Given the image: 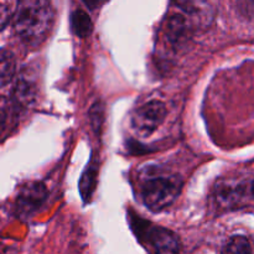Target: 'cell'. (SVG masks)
I'll use <instances>...</instances> for the list:
<instances>
[{
  "mask_svg": "<svg viewBox=\"0 0 254 254\" xmlns=\"http://www.w3.org/2000/svg\"><path fill=\"white\" fill-rule=\"evenodd\" d=\"M51 2L45 0H24L16 2L12 20L17 36L26 44L36 46L45 40L54 24Z\"/></svg>",
  "mask_w": 254,
  "mask_h": 254,
  "instance_id": "1",
  "label": "cell"
},
{
  "mask_svg": "<svg viewBox=\"0 0 254 254\" xmlns=\"http://www.w3.org/2000/svg\"><path fill=\"white\" fill-rule=\"evenodd\" d=\"M183 184V179L178 174L159 168L146 169L140 179L144 203L153 212H160L170 207L180 195Z\"/></svg>",
  "mask_w": 254,
  "mask_h": 254,
  "instance_id": "2",
  "label": "cell"
},
{
  "mask_svg": "<svg viewBox=\"0 0 254 254\" xmlns=\"http://www.w3.org/2000/svg\"><path fill=\"white\" fill-rule=\"evenodd\" d=\"M212 200L220 210H237L251 205L253 200V179L222 178L213 186Z\"/></svg>",
  "mask_w": 254,
  "mask_h": 254,
  "instance_id": "3",
  "label": "cell"
},
{
  "mask_svg": "<svg viewBox=\"0 0 254 254\" xmlns=\"http://www.w3.org/2000/svg\"><path fill=\"white\" fill-rule=\"evenodd\" d=\"M168 114L165 104L161 101H149L136 108L131 117V128L140 136H149L158 130L159 127L165 121Z\"/></svg>",
  "mask_w": 254,
  "mask_h": 254,
  "instance_id": "4",
  "label": "cell"
},
{
  "mask_svg": "<svg viewBox=\"0 0 254 254\" xmlns=\"http://www.w3.org/2000/svg\"><path fill=\"white\" fill-rule=\"evenodd\" d=\"M47 189L41 183H30L21 189L16 197V212L20 217H30L47 200Z\"/></svg>",
  "mask_w": 254,
  "mask_h": 254,
  "instance_id": "5",
  "label": "cell"
},
{
  "mask_svg": "<svg viewBox=\"0 0 254 254\" xmlns=\"http://www.w3.org/2000/svg\"><path fill=\"white\" fill-rule=\"evenodd\" d=\"M146 241L155 254H179L180 240L173 231L168 228L154 226L146 233Z\"/></svg>",
  "mask_w": 254,
  "mask_h": 254,
  "instance_id": "6",
  "label": "cell"
},
{
  "mask_svg": "<svg viewBox=\"0 0 254 254\" xmlns=\"http://www.w3.org/2000/svg\"><path fill=\"white\" fill-rule=\"evenodd\" d=\"M16 74V59L10 50H0V88L7 86Z\"/></svg>",
  "mask_w": 254,
  "mask_h": 254,
  "instance_id": "7",
  "label": "cell"
},
{
  "mask_svg": "<svg viewBox=\"0 0 254 254\" xmlns=\"http://www.w3.org/2000/svg\"><path fill=\"white\" fill-rule=\"evenodd\" d=\"M71 27L74 34L79 37H87L91 35L93 24L88 12L83 9L73 10L71 15Z\"/></svg>",
  "mask_w": 254,
  "mask_h": 254,
  "instance_id": "8",
  "label": "cell"
},
{
  "mask_svg": "<svg viewBox=\"0 0 254 254\" xmlns=\"http://www.w3.org/2000/svg\"><path fill=\"white\" fill-rule=\"evenodd\" d=\"M97 173H98V165L96 164V161H92L82 175L81 183H79V191H81V195L84 201H89V198L92 197V193L96 188Z\"/></svg>",
  "mask_w": 254,
  "mask_h": 254,
  "instance_id": "9",
  "label": "cell"
},
{
  "mask_svg": "<svg viewBox=\"0 0 254 254\" xmlns=\"http://www.w3.org/2000/svg\"><path fill=\"white\" fill-rule=\"evenodd\" d=\"M222 254H253L252 245L245 236H235L226 243Z\"/></svg>",
  "mask_w": 254,
  "mask_h": 254,
  "instance_id": "10",
  "label": "cell"
},
{
  "mask_svg": "<svg viewBox=\"0 0 254 254\" xmlns=\"http://www.w3.org/2000/svg\"><path fill=\"white\" fill-rule=\"evenodd\" d=\"M35 89H32V82L26 79L25 74H21L17 79V83L15 86V101H17L19 103H27V102L31 99V97L34 96Z\"/></svg>",
  "mask_w": 254,
  "mask_h": 254,
  "instance_id": "11",
  "label": "cell"
},
{
  "mask_svg": "<svg viewBox=\"0 0 254 254\" xmlns=\"http://www.w3.org/2000/svg\"><path fill=\"white\" fill-rule=\"evenodd\" d=\"M16 2L12 1H0V31L6 27L10 20H12Z\"/></svg>",
  "mask_w": 254,
  "mask_h": 254,
  "instance_id": "12",
  "label": "cell"
},
{
  "mask_svg": "<svg viewBox=\"0 0 254 254\" xmlns=\"http://www.w3.org/2000/svg\"><path fill=\"white\" fill-rule=\"evenodd\" d=\"M4 122H5V114L4 112L0 109V133H1L2 128H4Z\"/></svg>",
  "mask_w": 254,
  "mask_h": 254,
  "instance_id": "13",
  "label": "cell"
}]
</instances>
